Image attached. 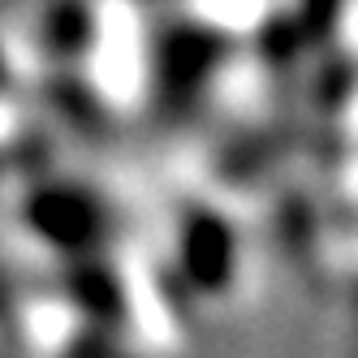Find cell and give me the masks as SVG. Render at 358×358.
<instances>
[{"instance_id": "7a4b0ae2", "label": "cell", "mask_w": 358, "mask_h": 358, "mask_svg": "<svg viewBox=\"0 0 358 358\" xmlns=\"http://www.w3.org/2000/svg\"><path fill=\"white\" fill-rule=\"evenodd\" d=\"M182 255H186V268L190 276L199 280L203 289H216L220 280L234 268V234L216 220V216H194L186 224V242H182Z\"/></svg>"}, {"instance_id": "6da1fadb", "label": "cell", "mask_w": 358, "mask_h": 358, "mask_svg": "<svg viewBox=\"0 0 358 358\" xmlns=\"http://www.w3.org/2000/svg\"><path fill=\"white\" fill-rule=\"evenodd\" d=\"M27 220L35 234H43L61 250H87V246H95L99 229H104L99 208L83 190H39L27 203Z\"/></svg>"}, {"instance_id": "277c9868", "label": "cell", "mask_w": 358, "mask_h": 358, "mask_svg": "<svg viewBox=\"0 0 358 358\" xmlns=\"http://www.w3.org/2000/svg\"><path fill=\"white\" fill-rule=\"evenodd\" d=\"M337 5L341 0H302V22L311 35H324L332 27V17H337Z\"/></svg>"}, {"instance_id": "3957f363", "label": "cell", "mask_w": 358, "mask_h": 358, "mask_svg": "<svg viewBox=\"0 0 358 358\" xmlns=\"http://www.w3.org/2000/svg\"><path fill=\"white\" fill-rule=\"evenodd\" d=\"M220 57V39H208V35H177L169 39L164 48V83L186 91L194 78H203V69Z\"/></svg>"}]
</instances>
